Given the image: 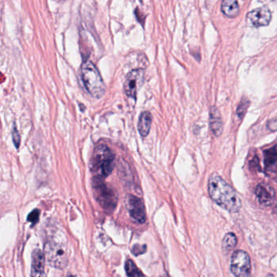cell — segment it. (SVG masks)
Returning <instances> with one entry per match:
<instances>
[{
  "label": "cell",
  "instance_id": "12",
  "mask_svg": "<svg viewBox=\"0 0 277 277\" xmlns=\"http://www.w3.org/2000/svg\"><path fill=\"white\" fill-rule=\"evenodd\" d=\"M210 127L215 136L220 137L222 135L224 127L222 117L220 111L216 107H212L210 111Z\"/></svg>",
  "mask_w": 277,
  "mask_h": 277
},
{
  "label": "cell",
  "instance_id": "8",
  "mask_svg": "<svg viewBox=\"0 0 277 277\" xmlns=\"http://www.w3.org/2000/svg\"><path fill=\"white\" fill-rule=\"evenodd\" d=\"M126 207L130 216L135 222L144 224L145 221V209L144 203L136 196L129 194L126 197Z\"/></svg>",
  "mask_w": 277,
  "mask_h": 277
},
{
  "label": "cell",
  "instance_id": "9",
  "mask_svg": "<svg viewBox=\"0 0 277 277\" xmlns=\"http://www.w3.org/2000/svg\"><path fill=\"white\" fill-rule=\"evenodd\" d=\"M247 18L248 22L255 28L268 26L272 20V12L268 7H260L250 11Z\"/></svg>",
  "mask_w": 277,
  "mask_h": 277
},
{
  "label": "cell",
  "instance_id": "18",
  "mask_svg": "<svg viewBox=\"0 0 277 277\" xmlns=\"http://www.w3.org/2000/svg\"><path fill=\"white\" fill-rule=\"evenodd\" d=\"M250 104H251V102L249 101L248 99H246V98L242 99V101L238 105V109H237V115H238L240 119H242L245 114L247 113Z\"/></svg>",
  "mask_w": 277,
  "mask_h": 277
},
{
  "label": "cell",
  "instance_id": "5",
  "mask_svg": "<svg viewBox=\"0 0 277 277\" xmlns=\"http://www.w3.org/2000/svg\"><path fill=\"white\" fill-rule=\"evenodd\" d=\"M44 254L46 262L54 269H64L68 263V249L61 242L51 240L46 242Z\"/></svg>",
  "mask_w": 277,
  "mask_h": 277
},
{
  "label": "cell",
  "instance_id": "15",
  "mask_svg": "<svg viewBox=\"0 0 277 277\" xmlns=\"http://www.w3.org/2000/svg\"><path fill=\"white\" fill-rule=\"evenodd\" d=\"M264 163L267 167H272L277 163V145L264 151Z\"/></svg>",
  "mask_w": 277,
  "mask_h": 277
},
{
  "label": "cell",
  "instance_id": "22",
  "mask_svg": "<svg viewBox=\"0 0 277 277\" xmlns=\"http://www.w3.org/2000/svg\"><path fill=\"white\" fill-rule=\"evenodd\" d=\"M269 130L270 131H277V119H272L268 122V125H267Z\"/></svg>",
  "mask_w": 277,
  "mask_h": 277
},
{
  "label": "cell",
  "instance_id": "20",
  "mask_svg": "<svg viewBox=\"0 0 277 277\" xmlns=\"http://www.w3.org/2000/svg\"><path fill=\"white\" fill-rule=\"evenodd\" d=\"M12 141H13L15 148L18 149L20 144V136L15 125H14L13 130H12Z\"/></svg>",
  "mask_w": 277,
  "mask_h": 277
},
{
  "label": "cell",
  "instance_id": "11",
  "mask_svg": "<svg viewBox=\"0 0 277 277\" xmlns=\"http://www.w3.org/2000/svg\"><path fill=\"white\" fill-rule=\"evenodd\" d=\"M255 194L257 196L260 203L264 206L270 205L275 198V191L273 188L264 183L257 185L255 189Z\"/></svg>",
  "mask_w": 277,
  "mask_h": 277
},
{
  "label": "cell",
  "instance_id": "10",
  "mask_svg": "<svg viewBox=\"0 0 277 277\" xmlns=\"http://www.w3.org/2000/svg\"><path fill=\"white\" fill-rule=\"evenodd\" d=\"M46 257L44 252L35 249L32 254V268L31 274L32 277H45V263Z\"/></svg>",
  "mask_w": 277,
  "mask_h": 277
},
{
  "label": "cell",
  "instance_id": "6",
  "mask_svg": "<svg viewBox=\"0 0 277 277\" xmlns=\"http://www.w3.org/2000/svg\"><path fill=\"white\" fill-rule=\"evenodd\" d=\"M232 273L236 277H248L251 273V260L244 251H236L232 255L230 262Z\"/></svg>",
  "mask_w": 277,
  "mask_h": 277
},
{
  "label": "cell",
  "instance_id": "17",
  "mask_svg": "<svg viewBox=\"0 0 277 277\" xmlns=\"http://www.w3.org/2000/svg\"><path fill=\"white\" fill-rule=\"evenodd\" d=\"M126 274L129 277H143L144 274L141 273L140 269L136 266L135 262L131 260H128L126 262Z\"/></svg>",
  "mask_w": 277,
  "mask_h": 277
},
{
  "label": "cell",
  "instance_id": "13",
  "mask_svg": "<svg viewBox=\"0 0 277 277\" xmlns=\"http://www.w3.org/2000/svg\"><path fill=\"white\" fill-rule=\"evenodd\" d=\"M221 11L227 17H237L240 12L238 0H223Z\"/></svg>",
  "mask_w": 277,
  "mask_h": 277
},
{
  "label": "cell",
  "instance_id": "4",
  "mask_svg": "<svg viewBox=\"0 0 277 277\" xmlns=\"http://www.w3.org/2000/svg\"><path fill=\"white\" fill-rule=\"evenodd\" d=\"M92 189L94 195L102 208L109 213L114 211L118 202L117 190L104 181V179L95 176L92 180Z\"/></svg>",
  "mask_w": 277,
  "mask_h": 277
},
{
  "label": "cell",
  "instance_id": "19",
  "mask_svg": "<svg viewBox=\"0 0 277 277\" xmlns=\"http://www.w3.org/2000/svg\"><path fill=\"white\" fill-rule=\"evenodd\" d=\"M40 216V211L38 209L33 210V211H31V213L28 216V219L27 220L30 222L32 225H34L38 223V220H39Z\"/></svg>",
  "mask_w": 277,
  "mask_h": 277
},
{
  "label": "cell",
  "instance_id": "7",
  "mask_svg": "<svg viewBox=\"0 0 277 277\" xmlns=\"http://www.w3.org/2000/svg\"><path fill=\"white\" fill-rule=\"evenodd\" d=\"M143 78L144 71L141 68H136L129 73L124 85V90L129 99L136 101L138 90L142 84Z\"/></svg>",
  "mask_w": 277,
  "mask_h": 277
},
{
  "label": "cell",
  "instance_id": "14",
  "mask_svg": "<svg viewBox=\"0 0 277 277\" xmlns=\"http://www.w3.org/2000/svg\"><path fill=\"white\" fill-rule=\"evenodd\" d=\"M152 117L149 112H143L139 117L138 129L141 137H146L151 128Z\"/></svg>",
  "mask_w": 277,
  "mask_h": 277
},
{
  "label": "cell",
  "instance_id": "16",
  "mask_svg": "<svg viewBox=\"0 0 277 277\" xmlns=\"http://www.w3.org/2000/svg\"><path fill=\"white\" fill-rule=\"evenodd\" d=\"M237 243H238V239H237L235 234L233 233H227L223 239V251L225 252L231 251L237 246Z\"/></svg>",
  "mask_w": 277,
  "mask_h": 277
},
{
  "label": "cell",
  "instance_id": "1",
  "mask_svg": "<svg viewBox=\"0 0 277 277\" xmlns=\"http://www.w3.org/2000/svg\"><path fill=\"white\" fill-rule=\"evenodd\" d=\"M208 191L211 199L226 211L235 213L241 209L242 201L237 192L218 174L210 177Z\"/></svg>",
  "mask_w": 277,
  "mask_h": 277
},
{
  "label": "cell",
  "instance_id": "21",
  "mask_svg": "<svg viewBox=\"0 0 277 277\" xmlns=\"http://www.w3.org/2000/svg\"><path fill=\"white\" fill-rule=\"evenodd\" d=\"M145 251H146V247L145 246L135 245V247H133L132 252L134 255L138 256V255L145 253Z\"/></svg>",
  "mask_w": 277,
  "mask_h": 277
},
{
  "label": "cell",
  "instance_id": "2",
  "mask_svg": "<svg viewBox=\"0 0 277 277\" xmlns=\"http://www.w3.org/2000/svg\"><path fill=\"white\" fill-rule=\"evenodd\" d=\"M116 165V156L113 150L105 145L95 147L90 159V170L95 177L104 179L109 176Z\"/></svg>",
  "mask_w": 277,
  "mask_h": 277
},
{
  "label": "cell",
  "instance_id": "3",
  "mask_svg": "<svg viewBox=\"0 0 277 277\" xmlns=\"http://www.w3.org/2000/svg\"><path fill=\"white\" fill-rule=\"evenodd\" d=\"M82 78L86 90L95 99H101L106 92V86L101 74L90 60H86L82 64L81 68Z\"/></svg>",
  "mask_w": 277,
  "mask_h": 277
}]
</instances>
